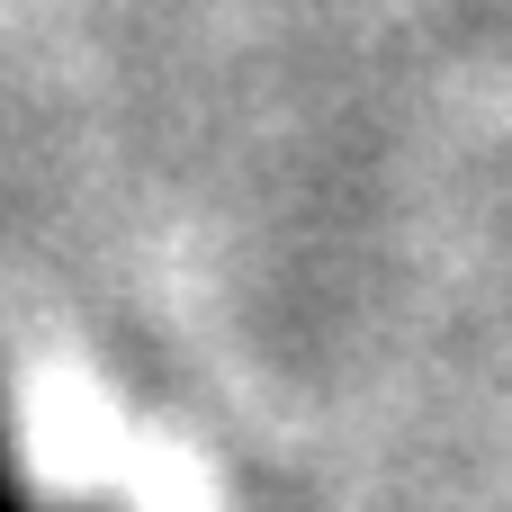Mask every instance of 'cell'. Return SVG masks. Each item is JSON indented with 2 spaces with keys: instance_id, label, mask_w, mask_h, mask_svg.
<instances>
[{
  "instance_id": "1",
  "label": "cell",
  "mask_w": 512,
  "mask_h": 512,
  "mask_svg": "<svg viewBox=\"0 0 512 512\" xmlns=\"http://www.w3.org/2000/svg\"><path fill=\"white\" fill-rule=\"evenodd\" d=\"M0 512H45L27 495V477H18V441H9V423H0Z\"/></svg>"
}]
</instances>
